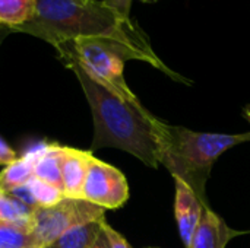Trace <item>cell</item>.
<instances>
[{
    "instance_id": "1",
    "label": "cell",
    "mask_w": 250,
    "mask_h": 248,
    "mask_svg": "<svg viewBox=\"0 0 250 248\" xmlns=\"http://www.w3.org/2000/svg\"><path fill=\"white\" fill-rule=\"evenodd\" d=\"M13 31L44 39L54 48L79 38L110 39L127 48L135 60L183 80L158 58L146 34L130 19L129 9L107 0H37L34 18Z\"/></svg>"
},
{
    "instance_id": "15",
    "label": "cell",
    "mask_w": 250,
    "mask_h": 248,
    "mask_svg": "<svg viewBox=\"0 0 250 248\" xmlns=\"http://www.w3.org/2000/svg\"><path fill=\"white\" fill-rule=\"evenodd\" d=\"M31 208L21 203L10 193L0 190V221L19 225H31Z\"/></svg>"
},
{
    "instance_id": "2",
    "label": "cell",
    "mask_w": 250,
    "mask_h": 248,
    "mask_svg": "<svg viewBox=\"0 0 250 248\" xmlns=\"http://www.w3.org/2000/svg\"><path fill=\"white\" fill-rule=\"evenodd\" d=\"M78 77L94 118L92 149L117 148L151 168L160 167L155 120L141 102L123 101L95 82L75 61H64Z\"/></svg>"
},
{
    "instance_id": "22",
    "label": "cell",
    "mask_w": 250,
    "mask_h": 248,
    "mask_svg": "<svg viewBox=\"0 0 250 248\" xmlns=\"http://www.w3.org/2000/svg\"><path fill=\"white\" fill-rule=\"evenodd\" d=\"M0 41H1V35H0Z\"/></svg>"
},
{
    "instance_id": "5",
    "label": "cell",
    "mask_w": 250,
    "mask_h": 248,
    "mask_svg": "<svg viewBox=\"0 0 250 248\" xmlns=\"http://www.w3.org/2000/svg\"><path fill=\"white\" fill-rule=\"evenodd\" d=\"M104 212L105 209L83 199L64 197L53 206H35L29 224L44 248L73 227L105 219Z\"/></svg>"
},
{
    "instance_id": "9",
    "label": "cell",
    "mask_w": 250,
    "mask_h": 248,
    "mask_svg": "<svg viewBox=\"0 0 250 248\" xmlns=\"http://www.w3.org/2000/svg\"><path fill=\"white\" fill-rule=\"evenodd\" d=\"M92 158L91 152L79 151L64 146L63 153V194L67 199H82L83 184L88 174L89 161Z\"/></svg>"
},
{
    "instance_id": "21",
    "label": "cell",
    "mask_w": 250,
    "mask_h": 248,
    "mask_svg": "<svg viewBox=\"0 0 250 248\" xmlns=\"http://www.w3.org/2000/svg\"><path fill=\"white\" fill-rule=\"evenodd\" d=\"M245 115H246V118L249 120L250 123V105H248V107L245 108Z\"/></svg>"
},
{
    "instance_id": "14",
    "label": "cell",
    "mask_w": 250,
    "mask_h": 248,
    "mask_svg": "<svg viewBox=\"0 0 250 248\" xmlns=\"http://www.w3.org/2000/svg\"><path fill=\"white\" fill-rule=\"evenodd\" d=\"M0 248H42L31 225L0 221Z\"/></svg>"
},
{
    "instance_id": "19",
    "label": "cell",
    "mask_w": 250,
    "mask_h": 248,
    "mask_svg": "<svg viewBox=\"0 0 250 248\" xmlns=\"http://www.w3.org/2000/svg\"><path fill=\"white\" fill-rule=\"evenodd\" d=\"M92 248H111L110 247V243H108V238H107V235L104 232V229L100 232V235H98V238H97V241H95V244H94Z\"/></svg>"
},
{
    "instance_id": "10",
    "label": "cell",
    "mask_w": 250,
    "mask_h": 248,
    "mask_svg": "<svg viewBox=\"0 0 250 248\" xmlns=\"http://www.w3.org/2000/svg\"><path fill=\"white\" fill-rule=\"evenodd\" d=\"M29 153L34 158V177L63 191L62 167L64 146L56 143L38 145Z\"/></svg>"
},
{
    "instance_id": "7",
    "label": "cell",
    "mask_w": 250,
    "mask_h": 248,
    "mask_svg": "<svg viewBox=\"0 0 250 248\" xmlns=\"http://www.w3.org/2000/svg\"><path fill=\"white\" fill-rule=\"evenodd\" d=\"M176 181V202L174 215L180 237L186 248L190 247L195 231L202 216V202L198 199L195 191L180 178L174 177Z\"/></svg>"
},
{
    "instance_id": "17",
    "label": "cell",
    "mask_w": 250,
    "mask_h": 248,
    "mask_svg": "<svg viewBox=\"0 0 250 248\" xmlns=\"http://www.w3.org/2000/svg\"><path fill=\"white\" fill-rule=\"evenodd\" d=\"M103 229L108 238V243H110V247L111 248H132L130 244L123 238V235H120L116 229H113L107 222L103 224Z\"/></svg>"
},
{
    "instance_id": "13",
    "label": "cell",
    "mask_w": 250,
    "mask_h": 248,
    "mask_svg": "<svg viewBox=\"0 0 250 248\" xmlns=\"http://www.w3.org/2000/svg\"><path fill=\"white\" fill-rule=\"evenodd\" d=\"M37 12V0H0V25L10 31L28 23Z\"/></svg>"
},
{
    "instance_id": "16",
    "label": "cell",
    "mask_w": 250,
    "mask_h": 248,
    "mask_svg": "<svg viewBox=\"0 0 250 248\" xmlns=\"http://www.w3.org/2000/svg\"><path fill=\"white\" fill-rule=\"evenodd\" d=\"M28 187L35 199L37 206H42V208L53 206V205L59 203L62 199H64V194L62 190H59L54 186L47 184L35 177L28 183Z\"/></svg>"
},
{
    "instance_id": "4",
    "label": "cell",
    "mask_w": 250,
    "mask_h": 248,
    "mask_svg": "<svg viewBox=\"0 0 250 248\" xmlns=\"http://www.w3.org/2000/svg\"><path fill=\"white\" fill-rule=\"evenodd\" d=\"M56 51L63 63L75 61L95 82L123 101L139 102L125 80V61L135 60V57L123 45L110 39L79 38L56 47Z\"/></svg>"
},
{
    "instance_id": "6",
    "label": "cell",
    "mask_w": 250,
    "mask_h": 248,
    "mask_svg": "<svg viewBox=\"0 0 250 248\" xmlns=\"http://www.w3.org/2000/svg\"><path fill=\"white\" fill-rule=\"evenodd\" d=\"M82 199L103 209L122 208L129 199L126 177L110 164L91 158Z\"/></svg>"
},
{
    "instance_id": "8",
    "label": "cell",
    "mask_w": 250,
    "mask_h": 248,
    "mask_svg": "<svg viewBox=\"0 0 250 248\" xmlns=\"http://www.w3.org/2000/svg\"><path fill=\"white\" fill-rule=\"evenodd\" d=\"M242 234L243 232L229 228L224 221L204 203L202 216L189 248H226L230 240Z\"/></svg>"
},
{
    "instance_id": "12",
    "label": "cell",
    "mask_w": 250,
    "mask_h": 248,
    "mask_svg": "<svg viewBox=\"0 0 250 248\" xmlns=\"http://www.w3.org/2000/svg\"><path fill=\"white\" fill-rule=\"evenodd\" d=\"M34 178V158L28 152L23 158H18L0 172V190L12 193L13 190L26 186Z\"/></svg>"
},
{
    "instance_id": "11",
    "label": "cell",
    "mask_w": 250,
    "mask_h": 248,
    "mask_svg": "<svg viewBox=\"0 0 250 248\" xmlns=\"http://www.w3.org/2000/svg\"><path fill=\"white\" fill-rule=\"evenodd\" d=\"M104 222L105 219H100L73 227L44 248H92L103 231Z\"/></svg>"
},
{
    "instance_id": "3",
    "label": "cell",
    "mask_w": 250,
    "mask_h": 248,
    "mask_svg": "<svg viewBox=\"0 0 250 248\" xmlns=\"http://www.w3.org/2000/svg\"><path fill=\"white\" fill-rule=\"evenodd\" d=\"M158 158L173 177L183 180L198 196H205V184L214 162L236 145L250 142L249 133H201L155 120Z\"/></svg>"
},
{
    "instance_id": "18",
    "label": "cell",
    "mask_w": 250,
    "mask_h": 248,
    "mask_svg": "<svg viewBox=\"0 0 250 248\" xmlns=\"http://www.w3.org/2000/svg\"><path fill=\"white\" fill-rule=\"evenodd\" d=\"M18 159V155L16 152L6 145V142L3 139H0V165H10L12 162H15Z\"/></svg>"
},
{
    "instance_id": "20",
    "label": "cell",
    "mask_w": 250,
    "mask_h": 248,
    "mask_svg": "<svg viewBox=\"0 0 250 248\" xmlns=\"http://www.w3.org/2000/svg\"><path fill=\"white\" fill-rule=\"evenodd\" d=\"M107 1H111V3H114V4H117V6H125V7H129V3H130V0H107Z\"/></svg>"
}]
</instances>
